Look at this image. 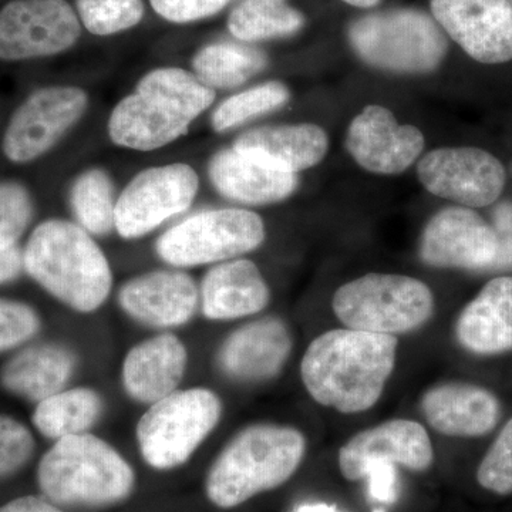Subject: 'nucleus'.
<instances>
[{"mask_svg":"<svg viewBox=\"0 0 512 512\" xmlns=\"http://www.w3.org/2000/svg\"><path fill=\"white\" fill-rule=\"evenodd\" d=\"M399 340L356 329H333L306 349L301 377L316 403L343 414L372 409L396 366Z\"/></svg>","mask_w":512,"mask_h":512,"instance_id":"f257e3e1","label":"nucleus"},{"mask_svg":"<svg viewBox=\"0 0 512 512\" xmlns=\"http://www.w3.org/2000/svg\"><path fill=\"white\" fill-rule=\"evenodd\" d=\"M23 269L53 298L83 315L109 299V259L79 224L47 220L37 225L23 249Z\"/></svg>","mask_w":512,"mask_h":512,"instance_id":"f03ea898","label":"nucleus"},{"mask_svg":"<svg viewBox=\"0 0 512 512\" xmlns=\"http://www.w3.org/2000/svg\"><path fill=\"white\" fill-rule=\"evenodd\" d=\"M306 439L295 427L259 423L228 441L208 471L205 491L215 507L231 510L281 487L301 467Z\"/></svg>","mask_w":512,"mask_h":512,"instance_id":"7ed1b4c3","label":"nucleus"},{"mask_svg":"<svg viewBox=\"0 0 512 512\" xmlns=\"http://www.w3.org/2000/svg\"><path fill=\"white\" fill-rule=\"evenodd\" d=\"M37 481L53 504L104 507L130 497L136 473L110 443L84 433L55 441L40 460Z\"/></svg>","mask_w":512,"mask_h":512,"instance_id":"20e7f679","label":"nucleus"},{"mask_svg":"<svg viewBox=\"0 0 512 512\" xmlns=\"http://www.w3.org/2000/svg\"><path fill=\"white\" fill-rule=\"evenodd\" d=\"M221 417L220 396L207 387L175 390L148 406L137 421L141 457L158 471L184 466L217 429Z\"/></svg>","mask_w":512,"mask_h":512,"instance_id":"39448f33","label":"nucleus"},{"mask_svg":"<svg viewBox=\"0 0 512 512\" xmlns=\"http://www.w3.org/2000/svg\"><path fill=\"white\" fill-rule=\"evenodd\" d=\"M332 308L346 328L397 336L429 322L434 296L412 276L367 274L340 286Z\"/></svg>","mask_w":512,"mask_h":512,"instance_id":"423d86ee","label":"nucleus"},{"mask_svg":"<svg viewBox=\"0 0 512 512\" xmlns=\"http://www.w3.org/2000/svg\"><path fill=\"white\" fill-rule=\"evenodd\" d=\"M349 39L366 63L394 73H429L443 62L448 49L439 25L426 13L412 9L356 20Z\"/></svg>","mask_w":512,"mask_h":512,"instance_id":"0eeeda50","label":"nucleus"},{"mask_svg":"<svg viewBox=\"0 0 512 512\" xmlns=\"http://www.w3.org/2000/svg\"><path fill=\"white\" fill-rule=\"evenodd\" d=\"M265 224L241 208L202 211L165 231L157 255L175 268L220 264L255 251L265 241Z\"/></svg>","mask_w":512,"mask_h":512,"instance_id":"6e6552de","label":"nucleus"},{"mask_svg":"<svg viewBox=\"0 0 512 512\" xmlns=\"http://www.w3.org/2000/svg\"><path fill=\"white\" fill-rule=\"evenodd\" d=\"M200 178L188 164L151 167L137 174L116 204V231L121 238L138 239L191 207Z\"/></svg>","mask_w":512,"mask_h":512,"instance_id":"1a4fd4ad","label":"nucleus"},{"mask_svg":"<svg viewBox=\"0 0 512 512\" xmlns=\"http://www.w3.org/2000/svg\"><path fill=\"white\" fill-rule=\"evenodd\" d=\"M89 106L84 90L52 86L36 90L15 111L5 137L3 153L15 164L42 157L82 119Z\"/></svg>","mask_w":512,"mask_h":512,"instance_id":"9d476101","label":"nucleus"},{"mask_svg":"<svg viewBox=\"0 0 512 512\" xmlns=\"http://www.w3.org/2000/svg\"><path fill=\"white\" fill-rule=\"evenodd\" d=\"M82 36L66 0H13L0 10V60L20 62L66 52Z\"/></svg>","mask_w":512,"mask_h":512,"instance_id":"9b49d317","label":"nucleus"},{"mask_svg":"<svg viewBox=\"0 0 512 512\" xmlns=\"http://www.w3.org/2000/svg\"><path fill=\"white\" fill-rule=\"evenodd\" d=\"M417 175L427 191L464 207H487L505 187L504 165L474 147L437 148L419 161Z\"/></svg>","mask_w":512,"mask_h":512,"instance_id":"f8f14e48","label":"nucleus"},{"mask_svg":"<svg viewBox=\"0 0 512 512\" xmlns=\"http://www.w3.org/2000/svg\"><path fill=\"white\" fill-rule=\"evenodd\" d=\"M431 10L448 36L477 62L512 59L510 0H431Z\"/></svg>","mask_w":512,"mask_h":512,"instance_id":"ddd939ff","label":"nucleus"},{"mask_svg":"<svg viewBox=\"0 0 512 512\" xmlns=\"http://www.w3.org/2000/svg\"><path fill=\"white\" fill-rule=\"evenodd\" d=\"M339 468L348 481L365 480L367 468L377 463L407 470H429L434 448L429 433L417 421L393 419L360 431L339 450Z\"/></svg>","mask_w":512,"mask_h":512,"instance_id":"4468645a","label":"nucleus"},{"mask_svg":"<svg viewBox=\"0 0 512 512\" xmlns=\"http://www.w3.org/2000/svg\"><path fill=\"white\" fill-rule=\"evenodd\" d=\"M420 256L436 268L491 269L497 238L490 224L468 208L451 207L424 228Z\"/></svg>","mask_w":512,"mask_h":512,"instance_id":"2eb2a0df","label":"nucleus"},{"mask_svg":"<svg viewBox=\"0 0 512 512\" xmlns=\"http://www.w3.org/2000/svg\"><path fill=\"white\" fill-rule=\"evenodd\" d=\"M346 150L360 167L370 173H403L420 157L424 136L419 128L402 126L390 110L367 106L350 123Z\"/></svg>","mask_w":512,"mask_h":512,"instance_id":"dca6fc26","label":"nucleus"},{"mask_svg":"<svg viewBox=\"0 0 512 512\" xmlns=\"http://www.w3.org/2000/svg\"><path fill=\"white\" fill-rule=\"evenodd\" d=\"M292 346L291 330L281 318L252 320L229 333L221 343L218 369L234 382H268L284 370Z\"/></svg>","mask_w":512,"mask_h":512,"instance_id":"f3484780","label":"nucleus"},{"mask_svg":"<svg viewBox=\"0 0 512 512\" xmlns=\"http://www.w3.org/2000/svg\"><path fill=\"white\" fill-rule=\"evenodd\" d=\"M117 301L128 318L154 329H175L190 323L200 303V291L181 271L146 272L121 285Z\"/></svg>","mask_w":512,"mask_h":512,"instance_id":"a211bd4d","label":"nucleus"},{"mask_svg":"<svg viewBox=\"0 0 512 512\" xmlns=\"http://www.w3.org/2000/svg\"><path fill=\"white\" fill-rule=\"evenodd\" d=\"M188 367L183 339L170 332L141 340L121 365L124 392L136 403L151 406L178 390Z\"/></svg>","mask_w":512,"mask_h":512,"instance_id":"6ab92c4d","label":"nucleus"},{"mask_svg":"<svg viewBox=\"0 0 512 512\" xmlns=\"http://www.w3.org/2000/svg\"><path fill=\"white\" fill-rule=\"evenodd\" d=\"M420 407L427 423L448 437L484 436L500 417V403L493 393L461 382L431 387L421 397Z\"/></svg>","mask_w":512,"mask_h":512,"instance_id":"aec40b11","label":"nucleus"},{"mask_svg":"<svg viewBox=\"0 0 512 512\" xmlns=\"http://www.w3.org/2000/svg\"><path fill=\"white\" fill-rule=\"evenodd\" d=\"M271 291L254 262L229 259L212 266L202 279L201 312L208 320L227 322L264 311Z\"/></svg>","mask_w":512,"mask_h":512,"instance_id":"412c9836","label":"nucleus"},{"mask_svg":"<svg viewBox=\"0 0 512 512\" xmlns=\"http://www.w3.org/2000/svg\"><path fill=\"white\" fill-rule=\"evenodd\" d=\"M208 174L224 197L247 205L274 204L288 198L298 187L295 173L241 153L234 147L211 158Z\"/></svg>","mask_w":512,"mask_h":512,"instance_id":"4be33fe9","label":"nucleus"},{"mask_svg":"<svg viewBox=\"0 0 512 512\" xmlns=\"http://www.w3.org/2000/svg\"><path fill=\"white\" fill-rule=\"evenodd\" d=\"M190 126V121L164 100L134 92L111 111L107 130L117 146L153 151L184 137Z\"/></svg>","mask_w":512,"mask_h":512,"instance_id":"5701e85b","label":"nucleus"},{"mask_svg":"<svg viewBox=\"0 0 512 512\" xmlns=\"http://www.w3.org/2000/svg\"><path fill=\"white\" fill-rule=\"evenodd\" d=\"M74 350L63 343L47 342L20 350L0 370V383L8 392L42 402L62 392L77 370Z\"/></svg>","mask_w":512,"mask_h":512,"instance_id":"b1692460","label":"nucleus"},{"mask_svg":"<svg viewBox=\"0 0 512 512\" xmlns=\"http://www.w3.org/2000/svg\"><path fill=\"white\" fill-rule=\"evenodd\" d=\"M458 342L477 355H498L512 350V278L488 282L461 315L456 325Z\"/></svg>","mask_w":512,"mask_h":512,"instance_id":"393cba45","label":"nucleus"},{"mask_svg":"<svg viewBox=\"0 0 512 512\" xmlns=\"http://www.w3.org/2000/svg\"><path fill=\"white\" fill-rule=\"evenodd\" d=\"M234 148L296 174L315 167L325 158L329 138L315 124L262 127L242 134Z\"/></svg>","mask_w":512,"mask_h":512,"instance_id":"a878e982","label":"nucleus"},{"mask_svg":"<svg viewBox=\"0 0 512 512\" xmlns=\"http://www.w3.org/2000/svg\"><path fill=\"white\" fill-rule=\"evenodd\" d=\"M103 396L92 387L63 389L37 403L32 421L37 431L50 440L90 433L103 416Z\"/></svg>","mask_w":512,"mask_h":512,"instance_id":"bb28decb","label":"nucleus"},{"mask_svg":"<svg viewBox=\"0 0 512 512\" xmlns=\"http://www.w3.org/2000/svg\"><path fill=\"white\" fill-rule=\"evenodd\" d=\"M268 64L262 50L239 43H212L192 59L195 76L214 89H234L261 73Z\"/></svg>","mask_w":512,"mask_h":512,"instance_id":"cd10ccee","label":"nucleus"},{"mask_svg":"<svg viewBox=\"0 0 512 512\" xmlns=\"http://www.w3.org/2000/svg\"><path fill=\"white\" fill-rule=\"evenodd\" d=\"M305 19L288 0H242L232 10L228 29L241 42L295 35Z\"/></svg>","mask_w":512,"mask_h":512,"instance_id":"c85d7f7f","label":"nucleus"},{"mask_svg":"<svg viewBox=\"0 0 512 512\" xmlns=\"http://www.w3.org/2000/svg\"><path fill=\"white\" fill-rule=\"evenodd\" d=\"M136 92L164 100L190 123L215 101L211 87L205 86L195 74L178 67H163L146 74L138 82Z\"/></svg>","mask_w":512,"mask_h":512,"instance_id":"c756f323","label":"nucleus"},{"mask_svg":"<svg viewBox=\"0 0 512 512\" xmlns=\"http://www.w3.org/2000/svg\"><path fill=\"white\" fill-rule=\"evenodd\" d=\"M116 195L110 175L101 168L84 171L70 190V207L84 231L96 237L116 229Z\"/></svg>","mask_w":512,"mask_h":512,"instance_id":"7c9ffc66","label":"nucleus"},{"mask_svg":"<svg viewBox=\"0 0 512 512\" xmlns=\"http://www.w3.org/2000/svg\"><path fill=\"white\" fill-rule=\"evenodd\" d=\"M291 97L288 87L281 82H268L235 94L222 101L211 116V126L217 133L241 126L269 111L284 106Z\"/></svg>","mask_w":512,"mask_h":512,"instance_id":"2f4dec72","label":"nucleus"},{"mask_svg":"<svg viewBox=\"0 0 512 512\" xmlns=\"http://www.w3.org/2000/svg\"><path fill=\"white\" fill-rule=\"evenodd\" d=\"M76 6L84 28L96 36L134 28L144 16L143 0H76Z\"/></svg>","mask_w":512,"mask_h":512,"instance_id":"473e14b6","label":"nucleus"},{"mask_svg":"<svg viewBox=\"0 0 512 512\" xmlns=\"http://www.w3.org/2000/svg\"><path fill=\"white\" fill-rule=\"evenodd\" d=\"M33 215L29 191L15 181L0 183V252L16 247Z\"/></svg>","mask_w":512,"mask_h":512,"instance_id":"72a5a7b5","label":"nucleus"},{"mask_svg":"<svg viewBox=\"0 0 512 512\" xmlns=\"http://www.w3.org/2000/svg\"><path fill=\"white\" fill-rule=\"evenodd\" d=\"M478 484L498 495L512 494V419L505 424L477 471Z\"/></svg>","mask_w":512,"mask_h":512,"instance_id":"f704fd0d","label":"nucleus"},{"mask_svg":"<svg viewBox=\"0 0 512 512\" xmlns=\"http://www.w3.org/2000/svg\"><path fill=\"white\" fill-rule=\"evenodd\" d=\"M42 328L39 313L28 303L0 298V353L35 338Z\"/></svg>","mask_w":512,"mask_h":512,"instance_id":"c9c22d12","label":"nucleus"},{"mask_svg":"<svg viewBox=\"0 0 512 512\" xmlns=\"http://www.w3.org/2000/svg\"><path fill=\"white\" fill-rule=\"evenodd\" d=\"M35 451V439L25 424L0 414V478L20 470Z\"/></svg>","mask_w":512,"mask_h":512,"instance_id":"e433bc0d","label":"nucleus"},{"mask_svg":"<svg viewBox=\"0 0 512 512\" xmlns=\"http://www.w3.org/2000/svg\"><path fill=\"white\" fill-rule=\"evenodd\" d=\"M231 0H150L157 15L173 23H191L220 13Z\"/></svg>","mask_w":512,"mask_h":512,"instance_id":"4c0bfd02","label":"nucleus"},{"mask_svg":"<svg viewBox=\"0 0 512 512\" xmlns=\"http://www.w3.org/2000/svg\"><path fill=\"white\" fill-rule=\"evenodd\" d=\"M497 256L491 269H512V204L504 202L494 211Z\"/></svg>","mask_w":512,"mask_h":512,"instance_id":"58836bf2","label":"nucleus"},{"mask_svg":"<svg viewBox=\"0 0 512 512\" xmlns=\"http://www.w3.org/2000/svg\"><path fill=\"white\" fill-rule=\"evenodd\" d=\"M365 478L369 481V494L377 503L393 504L399 493L396 466L387 463L373 464L367 468Z\"/></svg>","mask_w":512,"mask_h":512,"instance_id":"ea45409f","label":"nucleus"},{"mask_svg":"<svg viewBox=\"0 0 512 512\" xmlns=\"http://www.w3.org/2000/svg\"><path fill=\"white\" fill-rule=\"evenodd\" d=\"M0 512H63L60 510L59 505L53 504L47 498L35 497V495H28V497L16 498L10 503L2 505Z\"/></svg>","mask_w":512,"mask_h":512,"instance_id":"a19ab883","label":"nucleus"},{"mask_svg":"<svg viewBox=\"0 0 512 512\" xmlns=\"http://www.w3.org/2000/svg\"><path fill=\"white\" fill-rule=\"evenodd\" d=\"M23 269V251L13 247L0 252V284L15 281Z\"/></svg>","mask_w":512,"mask_h":512,"instance_id":"79ce46f5","label":"nucleus"},{"mask_svg":"<svg viewBox=\"0 0 512 512\" xmlns=\"http://www.w3.org/2000/svg\"><path fill=\"white\" fill-rule=\"evenodd\" d=\"M295 512H339L333 505L315 503V504H303L296 508Z\"/></svg>","mask_w":512,"mask_h":512,"instance_id":"37998d69","label":"nucleus"},{"mask_svg":"<svg viewBox=\"0 0 512 512\" xmlns=\"http://www.w3.org/2000/svg\"><path fill=\"white\" fill-rule=\"evenodd\" d=\"M343 2L356 6V8H373L380 0H343Z\"/></svg>","mask_w":512,"mask_h":512,"instance_id":"c03bdc74","label":"nucleus"},{"mask_svg":"<svg viewBox=\"0 0 512 512\" xmlns=\"http://www.w3.org/2000/svg\"><path fill=\"white\" fill-rule=\"evenodd\" d=\"M511 6H512V0H510Z\"/></svg>","mask_w":512,"mask_h":512,"instance_id":"a18cd8bd","label":"nucleus"}]
</instances>
